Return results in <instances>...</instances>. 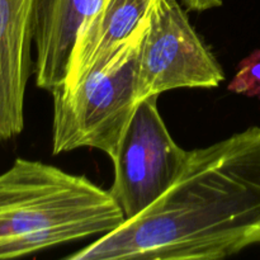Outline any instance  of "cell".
<instances>
[{
  "mask_svg": "<svg viewBox=\"0 0 260 260\" xmlns=\"http://www.w3.org/2000/svg\"><path fill=\"white\" fill-rule=\"evenodd\" d=\"M152 0H104L81 24L61 89L73 90L144 24Z\"/></svg>",
  "mask_w": 260,
  "mask_h": 260,
  "instance_id": "ba28073f",
  "label": "cell"
},
{
  "mask_svg": "<svg viewBox=\"0 0 260 260\" xmlns=\"http://www.w3.org/2000/svg\"><path fill=\"white\" fill-rule=\"evenodd\" d=\"M222 68L178 0H152L139 51L137 102L168 90L217 88Z\"/></svg>",
  "mask_w": 260,
  "mask_h": 260,
  "instance_id": "277c9868",
  "label": "cell"
},
{
  "mask_svg": "<svg viewBox=\"0 0 260 260\" xmlns=\"http://www.w3.org/2000/svg\"><path fill=\"white\" fill-rule=\"evenodd\" d=\"M157 98L152 95L137 103L112 159L114 179L109 192L126 220L156 202L177 180L187 160L188 151L168 131Z\"/></svg>",
  "mask_w": 260,
  "mask_h": 260,
  "instance_id": "5b68a950",
  "label": "cell"
},
{
  "mask_svg": "<svg viewBox=\"0 0 260 260\" xmlns=\"http://www.w3.org/2000/svg\"><path fill=\"white\" fill-rule=\"evenodd\" d=\"M229 90L260 99V50L253 51L239 63V70L229 84Z\"/></svg>",
  "mask_w": 260,
  "mask_h": 260,
  "instance_id": "9c48e42d",
  "label": "cell"
},
{
  "mask_svg": "<svg viewBox=\"0 0 260 260\" xmlns=\"http://www.w3.org/2000/svg\"><path fill=\"white\" fill-rule=\"evenodd\" d=\"M146 19L126 43L73 90L58 88L52 91L53 155L90 147L103 151L111 160L116 156L139 103L137 61Z\"/></svg>",
  "mask_w": 260,
  "mask_h": 260,
  "instance_id": "3957f363",
  "label": "cell"
},
{
  "mask_svg": "<svg viewBox=\"0 0 260 260\" xmlns=\"http://www.w3.org/2000/svg\"><path fill=\"white\" fill-rule=\"evenodd\" d=\"M260 245V126L188 151L172 187L69 260H217Z\"/></svg>",
  "mask_w": 260,
  "mask_h": 260,
  "instance_id": "6da1fadb",
  "label": "cell"
},
{
  "mask_svg": "<svg viewBox=\"0 0 260 260\" xmlns=\"http://www.w3.org/2000/svg\"><path fill=\"white\" fill-rule=\"evenodd\" d=\"M184 7L193 12H205L213 8L222 7L223 0H182Z\"/></svg>",
  "mask_w": 260,
  "mask_h": 260,
  "instance_id": "30bf717a",
  "label": "cell"
},
{
  "mask_svg": "<svg viewBox=\"0 0 260 260\" xmlns=\"http://www.w3.org/2000/svg\"><path fill=\"white\" fill-rule=\"evenodd\" d=\"M38 0H0V142L24 129Z\"/></svg>",
  "mask_w": 260,
  "mask_h": 260,
  "instance_id": "8992f818",
  "label": "cell"
},
{
  "mask_svg": "<svg viewBox=\"0 0 260 260\" xmlns=\"http://www.w3.org/2000/svg\"><path fill=\"white\" fill-rule=\"evenodd\" d=\"M124 220L109 189L84 175L22 157L0 174V259L104 235Z\"/></svg>",
  "mask_w": 260,
  "mask_h": 260,
  "instance_id": "7a4b0ae2",
  "label": "cell"
},
{
  "mask_svg": "<svg viewBox=\"0 0 260 260\" xmlns=\"http://www.w3.org/2000/svg\"><path fill=\"white\" fill-rule=\"evenodd\" d=\"M104 0H38L33 66L36 85L52 93L66 80L69 62L81 24Z\"/></svg>",
  "mask_w": 260,
  "mask_h": 260,
  "instance_id": "52a82bcc",
  "label": "cell"
}]
</instances>
